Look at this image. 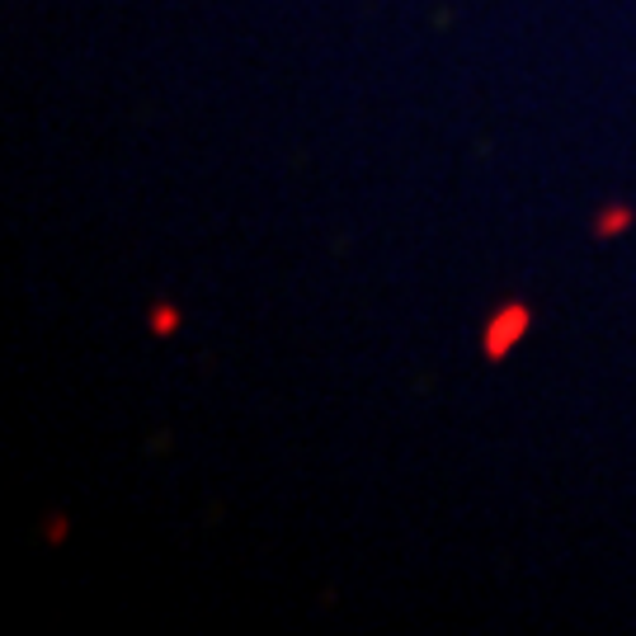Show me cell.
<instances>
[{
  "mask_svg": "<svg viewBox=\"0 0 636 636\" xmlns=\"http://www.w3.org/2000/svg\"><path fill=\"white\" fill-rule=\"evenodd\" d=\"M523 330H528V307H519V302L499 307L486 326V358H505L523 340Z\"/></svg>",
  "mask_w": 636,
  "mask_h": 636,
  "instance_id": "obj_1",
  "label": "cell"
},
{
  "mask_svg": "<svg viewBox=\"0 0 636 636\" xmlns=\"http://www.w3.org/2000/svg\"><path fill=\"white\" fill-rule=\"evenodd\" d=\"M48 538H52V542H62V538H67V523H62V519H52V523H48Z\"/></svg>",
  "mask_w": 636,
  "mask_h": 636,
  "instance_id": "obj_4",
  "label": "cell"
},
{
  "mask_svg": "<svg viewBox=\"0 0 636 636\" xmlns=\"http://www.w3.org/2000/svg\"><path fill=\"white\" fill-rule=\"evenodd\" d=\"M627 226H632V208H609V212H599L594 232L609 240V236H617V232H627Z\"/></svg>",
  "mask_w": 636,
  "mask_h": 636,
  "instance_id": "obj_2",
  "label": "cell"
},
{
  "mask_svg": "<svg viewBox=\"0 0 636 636\" xmlns=\"http://www.w3.org/2000/svg\"><path fill=\"white\" fill-rule=\"evenodd\" d=\"M151 330H156V335H175V330H179V311L175 307H156V311H151Z\"/></svg>",
  "mask_w": 636,
  "mask_h": 636,
  "instance_id": "obj_3",
  "label": "cell"
}]
</instances>
